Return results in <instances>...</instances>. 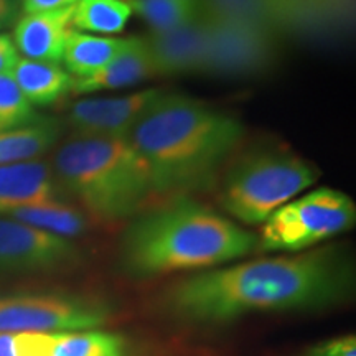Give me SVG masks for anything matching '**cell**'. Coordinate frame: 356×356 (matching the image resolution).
Returning <instances> with one entry per match:
<instances>
[{
  "mask_svg": "<svg viewBox=\"0 0 356 356\" xmlns=\"http://www.w3.org/2000/svg\"><path fill=\"white\" fill-rule=\"evenodd\" d=\"M355 286L353 257L332 244L195 273L167 287L160 307L175 322L221 325L256 314L330 309L348 302Z\"/></svg>",
  "mask_w": 356,
  "mask_h": 356,
  "instance_id": "cell-1",
  "label": "cell"
},
{
  "mask_svg": "<svg viewBox=\"0 0 356 356\" xmlns=\"http://www.w3.org/2000/svg\"><path fill=\"white\" fill-rule=\"evenodd\" d=\"M243 137L233 114L163 91L127 139L145 162L154 195L181 198L215 186Z\"/></svg>",
  "mask_w": 356,
  "mask_h": 356,
  "instance_id": "cell-2",
  "label": "cell"
},
{
  "mask_svg": "<svg viewBox=\"0 0 356 356\" xmlns=\"http://www.w3.org/2000/svg\"><path fill=\"white\" fill-rule=\"evenodd\" d=\"M257 251V236L188 197L134 216L119 244V264L134 279L202 273Z\"/></svg>",
  "mask_w": 356,
  "mask_h": 356,
  "instance_id": "cell-3",
  "label": "cell"
},
{
  "mask_svg": "<svg viewBox=\"0 0 356 356\" xmlns=\"http://www.w3.org/2000/svg\"><path fill=\"white\" fill-rule=\"evenodd\" d=\"M51 172L58 188L104 222L137 216L154 195L145 162L127 137L73 136L58 147Z\"/></svg>",
  "mask_w": 356,
  "mask_h": 356,
  "instance_id": "cell-4",
  "label": "cell"
},
{
  "mask_svg": "<svg viewBox=\"0 0 356 356\" xmlns=\"http://www.w3.org/2000/svg\"><path fill=\"white\" fill-rule=\"evenodd\" d=\"M220 185L225 211L244 225H262L317 181L318 168L287 147H256L228 162Z\"/></svg>",
  "mask_w": 356,
  "mask_h": 356,
  "instance_id": "cell-5",
  "label": "cell"
},
{
  "mask_svg": "<svg viewBox=\"0 0 356 356\" xmlns=\"http://www.w3.org/2000/svg\"><path fill=\"white\" fill-rule=\"evenodd\" d=\"M356 204L345 191L320 186L291 200L262 222L257 251L304 252L350 231Z\"/></svg>",
  "mask_w": 356,
  "mask_h": 356,
  "instance_id": "cell-6",
  "label": "cell"
},
{
  "mask_svg": "<svg viewBox=\"0 0 356 356\" xmlns=\"http://www.w3.org/2000/svg\"><path fill=\"white\" fill-rule=\"evenodd\" d=\"M114 307L97 296L15 293L0 297V332H76L104 328Z\"/></svg>",
  "mask_w": 356,
  "mask_h": 356,
  "instance_id": "cell-7",
  "label": "cell"
},
{
  "mask_svg": "<svg viewBox=\"0 0 356 356\" xmlns=\"http://www.w3.org/2000/svg\"><path fill=\"white\" fill-rule=\"evenodd\" d=\"M198 74L254 78L269 73L282 58L284 40L270 30L241 20L211 19Z\"/></svg>",
  "mask_w": 356,
  "mask_h": 356,
  "instance_id": "cell-8",
  "label": "cell"
},
{
  "mask_svg": "<svg viewBox=\"0 0 356 356\" xmlns=\"http://www.w3.org/2000/svg\"><path fill=\"white\" fill-rule=\"evenodd\" d=\"M83 261L73 239L0 216V274L58 273Z\"/></svg>",
  "mask_w": 356,
  "mask_h": 356,
  "instance_id": "cell-9",
  "label": "cell"
},
{
  "mask_svg": "<svg viewBox=\"0 0 356 356\" xmlns=\"http://www.w3.org/2000/svg\"><path fill=\"white\" fill-rule=\"evenodd\" d=\"M211 19L241 20L279 35L284 42H315V26L307 0H202Z\"/></svg>",
  "mask_w": 356,
  "mask_h": 356,
  "instance_id": "cell-10",
  "label": "cell"
},
{
  "mask_svg": "<svg viewBox=\"0 0 356 356\" xmlns=\"http://www.w3.org/2000/svg\"><path fill=\"white\" fill-rule=\"evenodd\" d=\"M162 89L150 88L114 97H86L70 106L66 121L79 137H127Z\"/></svg>",
  "mask_w": 356,
  "mask_h": 356,
  "instance_id": "cell-11",
  "label": "cell"
},
{
  "mask_svg": "<svg viewBox=\"0 0 356 356\" xmlns=\"http://www.w3.org/2000/svg\"><path fill=\"white\" fill-rule=\"evenodd\" d=\"M210 20L203 15L175 29L149 32L144 37L154 76L198 74L208 40Z\"/></svg>",
  "mask_w": 356,
  "mask_h": 356,
  "instance_id": "cell-12",
  "label": "cell"
},
{
  "mask_svg": "<svg viewBox=\"0 0 356 356\" xmlns=\"http://www.w3.org/2000/svg\"><path fill=\"white\" fill-rule=\"evenodd\" d=\"M73 7L24 13L13 25L17 51L29 60L60 63L65 44L73 32Z\"/></svg>",
  "mask_w": 356,
  "mask_h": 356,
  "instance_id": "cell-13",
  "label": "cell"
},
{
  "mask_svg": "<svg viewBox=\"0 0 356 356\" xmlns=\"http://www.w3.org/2000/svg\"><path fill=\"white\" fill-rule=\"evenodd\" d=\"M51 167L42 160L0 167V216L13 210L60 200Z\"/></svg>",
  "mask_w": 356,
  "mask_h": 356,
  "instance_id": "cell-14",
  "label": "cell"
},
{
  "mask_svg": "<svg viewBox=\"0 0 356 356\" xmlns=\"http://www.w3.org/2000/svg\"><path fill=\"white\" fill-rule=\"evenodd\" d=\"M150 78L155 76L144 37H131L126 47L99 71L92 73L91 76L73 79L71 92L91 95L108 89L131 88Z\"/></svg>",
  "mask_w": 356,
  "mask_h": 356,
  "instance_id": "cell-15",
  "label": "cell"
},
{
  "mask_svg": "<svg viewBox=\"0 0 356 356\" xmlns=\"http://www.w3.org/2000/svg\"><path fill=\"white\" fill-rule=\"evenodd\" d=\"M12 76L32 106H50L71 92L73 76L60 63L19 58Z\"/></svg>",
  "mask_w": 356,
  "mask_h": 356,
  "instance_id": "cell-16",
  "label": "cell"
},
{
  "mask_svg": "<svg viewBox=\"0 0 356 356\" xmlns=\"http://www.w3.org/2000/svg\"><path fill=\"white\" fill-rule=\"evenodd\" d=\"M129 38L89 35L73 29L66 40L61 61L73 79L91 76L109 63L127 44Z\"/></svg>",
  "mask_w": 356,
  "mask_h": 356,
  "instance_id": "cell-17",
  "label": "cell"
},
{
  "mask_svg": "<svg viewBox=\"0 0 356 356\" xmlns=\"http://www.w3.org/2000/svg\"><path fill=\"white\" fill-rule=\"evenodd\" d=\"M61 127L53 119H40L30 126L0 131V167L37 160L56 144Z\"/></svg>",
  "mask_w": 356,
  "mask_h": 356,
  "instance_id": "cell-18",
  "label": "cell"
},
{
  "mask_svg": "<svg viewBox=\"0 0 356 356\" xmlns=\"http://www.w3.org/2000/svg\"><path fill=\"white\" fill-rule=\"evenodd\" d=\"M6 218L68 239L84 234L89 226L88 216L79 208L61 202V200L19 208V210L8 213Z\"/></svg>",
  "mask_w": 356,
  "mask_h": 356,
  "instance_id": "cell-19",
  "label": "cell"
},
{
  "mask_svg": "<svg viewBox=\"0 0 356 356\" xmlns=\"http://www.w3.org/2000/svg\"><path fill=\"white\" fill-rule=\"evenodd\" d=\"M50 356H131V343L122 333L102 328L55 332Z\"/></svg>",
  "mask_w": 356,
  "mask_h": 356,
  "instance_id": "cell-20",
  "label": "cell"
},
{
  "mask_svg": "<svg viewBox=\"0 0 356 356\" xmlns=\"http://www.w3.org/2000/svg\"><path fill=\"white\" fill-rule=\"evenodd\" d=\"M132 17L126 0H79L73 10V29L89 35L122 33Z\"/></svg>",
  "mask_w": 356,
  "mask_h": 356,
  "instance_id": "cell-21",
  "label": "cell"
},
{
  "mask_svg": "<svg viewBox=\"0 0 356 356\" xmlns=\"http://www.w3.org/2000/svg\"><path fill=\"white\" fill-rule=\"evenodd\" d=\"M150 32L175 29L203 15L202 0H126Z\"/></svg>",
  "mask_w": 356,
  "mask_h": 356,
  "instance_id": "cell-22",
  "label": "cell"
},
{
  "mask_svg": "<svg viewBox=\"0 0 356 356\" xmlns=\"http://www.w3.org/2000/svg\"><path fill=\"white\" fill-rule=\"evenodd\" d=\"M40 121L10 73L0 74V131H10Z\"/></svg>",
  "mask_w": 356,
  "mask_h": 356,
  "instance_id": "cell-23",
  "label": "cell"
},
{
  "mask_svg": "<svg viewBox=\"0 0 356 356\" xmlns=\"http://www.w3.org/2000/svg\"><path fill=\"white\" fill-rule=\"evenodd\" d=\"M317 17L325 42L341 40L353 33L355 29V0H310Z\"/></svg>",
  "mask_w": 356,
  "mask_h": 356,
  "instance_id": "cell-24",
  "label": "cell"
},
{
  "mask_svg": "<svg viewBox=\"0 0 356 356\" xmlns=\"http://www.w3.org/2000/svg\"><path fill=\"white\" fill-rule=\"evenodd\" d=\"M48 333L0 332V356H48Z\"/></svg>",
  "mask_w": 356,
  "mask_h": 356,
  "instance_id": "cell-25",
  "label": "cell"
},
{
  "mask_svg": "<svg viewBox=\"0 0 356 356\" xmlns=\"http://www.w3.org/2000/svg\"><path fill=\"white\" fill-rule=\"evenodd\" d=\"M296 356H356V337L353 333L328 338L305 346Z\"/></svg>",
  "mask_w": 356,
  "mask_h": 356,
  "instance_id": "cell-26",
  "label": "cell"
},
{
  "mask_svg": "<svg viewBox=\"0 0 356 356\" xmlns=\"http://www.w3.org/2000/svg\"><path fill=\"white\" fill-rule=\"evenodd\" d=\"M19 58V51H17L12 38L8 35L0 33V74L12 73Z\"/></svg>",
  "mask_w": 356,
  "mask_h": 356,
  "instance_id": "cell-27",
  "label": "cell"
},
{
  "mask_svg": "<svg viewBox=\"0 0 356 356\" xmlns=\"http://www.w3.org/2000/svg\"><path fill=\"white\" fill-rule=\"evenodd\" d=\"M79 0H20L22 13H33L44 10H58L76 6Z\"/></svg>",
  "mask_w": 356,
  "mask_h": 356,
  "instance_id": "cell-28",
  "label": "cell"
},
{
  "mask_svg": "<svg viewBox=\"0 0 356 356\" xmlns=\"http://www.w3.org/2000/svg\"><path fill=\"white\" fill-rule=\"evenodd\" d=\"M22 17L20 0H0V32L10 29Z\"/></svg>",
  "mask_w": 356,
  "mask_h": 356,
  "instance_id": "cell-29",
  "label": "cell"
}]
</instances>
